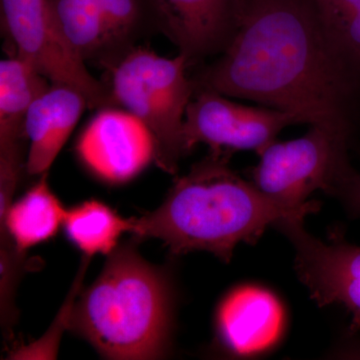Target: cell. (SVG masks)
I'll return each instance as SVG.
<instances>
[{
  "instance_id": "obj_3",
  "label": "cell",
  "mask_w": 360,
  "mask_h": 360,
  "mask_svg": "<svg viewBox=\"0 0 360 360\" xmlns=\"http://www.w3.org/2000/svg\"><path fill=\"white\" fill-rule=\"evenodd\" d=\"M170 314L167 278L127 245L71 305L68 324L108 359H153L165 354Z\"/></svg>"
},
{
  "instance_id": "obj_6",
  "label": "cell",
  "mask_w": 360,
  "mask_h": 360,
  "mask_svg": "<svg viewBox=\"0 0 360 360\" xmlns=\"http://www.w3.org/2000/svg\"><path fill=\"white\" fill-rule=\"evenodd\" d=\"M61 32L86 65L110 72L158 32L153 0H47Z\"/></svg>"
},
{
  "instance_id": "obj_10",
  "label": "cell",
  "mask_w": 360,
  "mask_h": 360,
  "mask_svg": "<svg viewBox=\"0 0 360 360\" xmlns=\"http://www.w3.org/2000/svg\"><path fill=\"white\" fill-rule=\"evenodd\" d=\"M75 149L92 174L115 184L134 179L155 158L148 127L118 106L101 108L80 134Z\"/></svg>"
},
{
  "instance_id": "obj_18",
  "label": "cell",
  "mask_w": 360,
  "mask_h": 360,
  "mask_svg": "<svg viewBox=\"0 0 360 360\" xmlns=\"http://www.w3.org/2000/svg\"><path fill=\"white\" fill-rule=\"evenodd\" d=\"M22 143L0 146V217H6L23 168Z\"/></svg>"
},
{
  "instance_id": "obj_19",
  "label": "cell",
  "mask_w": 360,
  "mask_h": 360,
  "mask_svg": "<svg viewBox=\"0 0 360 360\" xmlns=\"http://www.w3.org/2000/svg\"><path fill=\"white\" fill-rule=\"evenodd\" d=\"M335 196L340 198L348 212L360 217V172H355L338 189Z\"/></svg>"
},
{
  "instance_id": "obj_7",
  "label": "cell",
  "mask_w": 360,
  "mask_h": 360,
  "mask_svg": "<svg viewBox=\"0 0 360 360\" xmlns=\"http://www.w3.org/2000/svg\"><path fill=\"white\" fill-rule=\"evenodd\" d=\"M1 22L13 56L32 63L51 84L77 89L89 108L117 106L110 85L90 73L61 32L47 0H1Z\"/></svg>"
},
{
  "instance_id": "obj_1",
  "label": "cell",
  "mask_w": 360,
  "mask_h": 360,
  "mask_svg": "<svg viewBox=\"0 0 360 360\" xmlns=\"http://www.w3.org/2000/svg\"><path fill=\"white\" fill-rule=\"evenodd\" d=\"M214 90L352 137L360 85L342 63L314 0H245L236 37L193 77Z\"/></svg>"
},
{
  "instance_id": "obj_14",
  "label": "cell",
  "mask_w": 360,
  "mask_h": 360,
  "mask_svg": "<svg viewBox=\"0 0 360 360\" xmlns=\"http://www.w3.org/2000/svg\"><path fill=\"white\" fill-rule=\"evenodd\" d=\"M68 210L53 193L47 172L7 210L1 232L8 233L18 253L53 238L65 224Z\"/></svg>"
},
{
  "instance_id": "obj_11",
  "label": "cell",
  "mask_w": 360,
  "mask_h": 360,
  "mask_svg": "<svg viewBox=\"0 0 360 360\" xmlns=\"http://www.w3.org/2000/svg\"><path fill=\"white\" fill-rule=\"evenodd\" d=\"M158 32L189 66L226 51L240 26L245 0H153Z\"/></svg>"
},
{
  "instance_id": "obj_5",
  "label": "cell",
  "mask_w": 360,
  "mask_h": 360,
  "mask_svg": "<svg viewBox=\"0 0 360 360\" xmlns=\"http://www.w3.org/2000/svg\"><path fill=\"white\" fill-rule=\"evenodd\" d=\"M349 139L319 127L298 139L276 141L259 153L251 182L271 200L302 207L314 191L335 195L355 170L348 158Z\"/></svg>"
},
{
  "instance_id": "obj_2",
  "label": "cell",
  "mask_w": 360,
  "mask_h": 360,
  "mask_svg": "<svg viewBox=\"0 0 360 360\" xmlns=\"http://www.w3.org/2000/svg\"><path fill=\"white\" fill-rule=\"evenodd\" d=\"M229 156L210 150L175 179L160 207L132 219L130 233L160 239L172 255L207 251L229 262L239 243L252 245L269 226L303 221L319 210L316 201L290 207L271 200L232 169Z\"/></svg>"
},
{
  "instance_id": "obj_17",
  "label": "cell",
  "mask_w": 360,
  "mask_h": 360,
  "mask_svg": "<svg viewBox=\"0 0 360 360\" xmlns=\"http://www.w3.org/2000/svg\"><path fill=\"white\" fill-rule=\"evenodd\" d=\"M330 44L360 85V0H314Z\"/></svg>"
},
{
  "instance_id": "obj_12",
  "label": "cell",
  "mask_w": 360,
  "mask_h": 360,
  "mask_svg": "<svg viewBox=\"0 0 360 360\" xmlns=\"http://www.w3.org/2000/svg\"><path fill=\"white\" fill-rule=\"evenodd\" d=\"M86 108V97L63 84H51L33 101L25 120V135L30 141L25 163L28 174L49 172Z\"/></svg>"
},
{
  "instance_id": "obj_13",
  "label": "cell",
  "mask_w": 360,
  "mask_h": 360,
  "mask_svg": "<svg viewBox=\"0 0 360 360\" xmlns=\"http://www.w3.org/2000/svg\"><path fill=\"white\" fill-rule=\"evenodd\" d=\"M284 314L276 296L257 286L236 288L222 302L217 328L222 342L233 354L251 355L276 342Z\"/></svg>"
},
{
  "instance_id": "obj_15",
  "label": "cell",
  "mask_w": 360,
  "mask_h": 360,
  "mask_svg": "<svg viewBox=\"0 0 360 360\" xmlns=\"http://www.w3.org/2000/svg\"><path fill=\"white\" fill-rule=\"evenodd\" d=\"M51 82L25 59L13 56L0 63V146L22 143L25 120L33 101Z\"/></svg>"
},
{
  "instance_id": "obj_16",
  "label": "cell",
  "mask_w": 360,
  "mask_h": 360,
  "mask_svg": "<svg viewBox=\"0 0 360 360\" xmlns=\"http://www.w3.org/2000/svg\"><path fill=\"white\" fill-rule=\"evenodd\" d=\"M63 226L72 243L91 257L112 253L122 234L131 231L132 219H123L105 203L92 200L68 210Z\"/></svg>"
},
{
  "instance_id": "obj_4",
  "label": "cell",
  "mask_w": 360,
  "mask_h": 360,
  "mask_svg": "<svg viewBox=\"0 0 360 360\" xmlns=\"http://www.w3.org/2000/svg\"><path fill=\"white\" fill-rule=\"evenodd\" d=\"M182 54L168 58L139 45L110 71L116 105L136 116L153 134L156 165L176 174L187 155L184 139L187 106L195 94Z\"/></svg>"
},
{
  "instance_id": "obj_8",
  "label": "cell",
  "mask_w": 360,
  "mask_h": 360,
  "mask_svg": "<svg viewBox=\"0 0 360 360\" xmlns=\"http://www.w3.org/2000/svg\"><path fill=\"white\" fill-rule=\"evenodd\" d=\"M297 123L285 111L243 105L214 90L198 89L187 106L184 146L186 153L205 143L214 153L252 150L259 155L284 129Z\"/></svg>"
},
{
  "instance_id": "obj_9",
  "label": "cell",
  "mask_w": 360,
  "mask_h": 360,
  "mask_svg": "<svg viewBox=\"0 0 360 360\" xmlns=\"http://www.w3.org/2000/svg\"><path fill=\"white\" fill-rule=\"evenodd\" d=\"M302 222L277 227L295 248L297 276L319 307L342 305L352 315V328H359L360 246L343 239L324 243L310 236Z\"/></svg>"
}]
</instances>
